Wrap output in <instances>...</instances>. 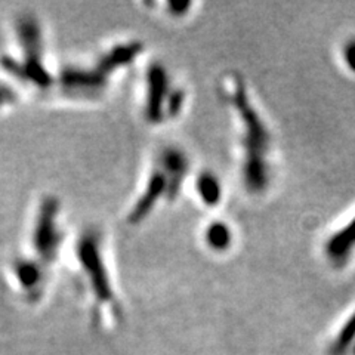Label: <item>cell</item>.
Here are the masks:
<instances>
[{
	"label": "cell",
	"mask_w": 355,
	"mask_h": 355,
	"mask_svg": "<svg viewBox=\"0 0 355 355\" xmlns=\"http://www.w3.org/2000/svg\"><path fill=\"white\" fill-rule=\"evenodd\" d=\"M60 202L55 197H44L39 207L35 228H33V248L37 253V261L44 266L55 262L62 243L60 228Z\"/></svg>",
	"instance_id": "3"
},
{
	"label": "cell",
	"mask_w": 355,
	"mask_h": 355,
	"mask_svg": "<svg viewBox=\"0 0 355 355\" xmlns=\"http://www.w3.org/2000/svg\"><path fill=\"white\" fill-rule=\"evenodd\" d=\"M14 275L27 293L37 295L44 282V265L37 259H17L12 265Z\"/></svg>",
	"instance_id": "11"
},
{
	"label": "cell",
	"mask_w": 355,
	"mask_h": 355,
	"mask_svg": "<svg viewBox=\"0 0 355 355\" xmlns=\"http://www.w3.org/2000/svg\"><path fill=\"white\" fill-rule=\"evenodd\" d=\"M231 105L239 114L243 128V184L250 194H261L268 188L271 178L270 163L266 159L271 147V135L240 79L232 87Z\"/></svg>",
	"instance_id": "1"
},
{
	"label": "cell",
	"mask_w": 355,
	"mask_h": 355,
	"mask_svg": "<svg viewBox=\"0 0 355 355\" xmlns=\"http://www.w3.org/2000/svg\"><path fill=\"white\" fill-rule=\"evenodd\" d=\"M18 39L22 49V60H8V70L19 79H24L40 89H46L52 85V77L43 65V40L39 22L26 17L18 21Z\"/></svg>",
	"instance_id": "2"
},
{
	"label": "cell",
	"mask_w": 355,
	"mask_h": 355,
	"mask_svg": "<svg viewBox=\"0 0 355 355\" xmlns=\"http://www.w3.org/2000/svg\"><path fill=\"white\" fill-rule=\"evenodd\" d=\"M206 243L215 252L227 250L232 243V232L224 222H212L206 230Z\"/></svg>",
	"instance_id": "13"
},
{
	"label": "cell",
	"mask_w": 355,
	"mask_h": 355,
	"mask_svg": "<svg viewBox=\"0 0 355 355\" xmlns=\"http://www.w3.org/2000/svg\"><path fill=\"white\" fill-rule=\"evenodd\" d=\"M108 77L95 69H76L69 67L61 74V85L73 95H98L107 85Z\"/></svg>",
	"instance_id": "6"
},
{
	"label": "cell",
	"mask_w": 355,
	"mask_h": 355,
	"mask_svg": "<svg viewBox=\"0 0 355 355\" xmlns=\"http://www.w3.org/2000/svg\"><path fill=\"white\" fill-rule=\"evenodd\" d=\"M162 197H168V180H166L164 173L160 169H155L148 178L146 190H144L129 212V222L139 224L141 220L151 214V210L159 203Z\"/></svg>",
	"instance_id": "7"
},
{
	"label": "cell",
	"mask_w": 355,
	"mask_h": 355,
	"mask_svg": "<svg viewBox=\"0 0 355 355\" xmlns=\"http://www.w3.org/2000/svg\"><path fill=\"white\" fill-rule=\"evenodd\" d=\"M355 250V218H352L347 227L340 228L335 234L330 236V239L326 243V254L329 261L336 265L343 266L351 254Z\"/></svg>",
	"instance_id": "9"
},
{
	"label": "cell",
	"mask_w": 355,
	"mask_h": 355,
	"mask_svg": "<svg viewBox=\"0 0 355 355\" xmlns=\"http://www.w3.org/2000/svg\"><path fill=\"white\" fill-rule=\"evenodd\" d=\"M196 188L197 193L200 196V198L203 200V203L214 207L218 206L220 198H222V187L220 182L216 178V175H214L212 172H202L197 178L196 182Z\"/></svg>",
	"instance_id": "12"
},
{
	"label": "cell",
	"mask_w": 355,
	"mask_h": 355,
	"mask_svg": "<svg viewBox=\"0 0 355 355\" xmlns=\"http://www.w3.org/2000/svg\"><path fill=\"white\" fill-rule=\"evenodd\" d=\"M343 60H345L348 69L355 73V39L347 42L345 48H343Z\"/></svg>",
	"instance_id": "15"
},
{
	"label": "cell",
	"mask_w": 355,
	"mask_h": 355,
	"mask_svg": "<svg viewBox=\"0 0 355 355\" xmlns=\"http://www.w3.org/2000/svg\"><path fill=\"white\" fill-rule=\"evenodd\" d=\"M77 258L98 301L108 304L113 299V287H111L98 234L86 232L82 236L77 244Z\"/></svg>",
	"instance_id": "4"
},
{
	"label": "cell",
	"mask_w": 355,
	"mask_h": 355,
	"mask_svg": "<svg viewBox=\"0 0 355 355\" xmlns=\"http://www.w3.org/2000/svg\"><path fill=\"white\" fill-rule=\"evenodd\" d=\"M171 92L168 71L160 64L150 65L146 91V117L150 123L157 125L164 120Z\"/></svg>",
	"instance_id": "5"
},
{
	"label": "cell",
	"mask_w": 355,
	"mask_h": 355,
	"mask_svg": "<svg viewBox=\"0 0 355 355\" xmlns=\"http://www.w3.org/2000/svg\"><path fill=\"white\" fill-rule=\"evenodd\" d=\"M142 46L138 42H129L119 44V46L111 48L105 52L101 58L96 62V69L101 71L104 76L113 74L116 70L123 69V67L132 64L135 58L141 53Z\"/></svg>",
	"instance_id": "10"
},
{
	"label": "cell",
	"mask_w": 355,
	"mask_h": 355,
	"mask_svg": "<svg viewBox=\"0 0 355 355\" xmlns=\"http://www.w3.org/2000/svg\"><path fill=\"white\" fill-rule=\"evenodd\" d=\"M168 8H169L171 14H173L175 17H181L187 12L188 9L191 8V3L190 2H169Z\"/></svg>",
	"instance_id": "16"
},
{
	"label": "cell",
	"mask_w": 355,
	"mask_h": 355,
	"mask_svg": "<svg viewBox=\"0 0 355 355\" xmlns=\"http://www.w3.org/2000/svg\"><path fill=\"white\" fill-rule=\"evenodd\" d=\"M160 171L168 180V198H176L188 172L187 155L178 148H166L160 155Z\"/></svg>",
	"instance_id": "8"
},
{
	"label": "cell",
	"mask_w": 355,
	"mask_h": 355,
	"mask_svg": "<svg viewBox=\"0 0 355 355\" xmlns=\"http://www.w3.org/2000/svg\"><path fill=\"white\" fill-rule=\"evenodd\" d=\"M12 99H14L12 94H10L6 87L0 86V108L12 103Z\"/></svg>",
	"instance_id": "17"
},
{
	"label": "cell",
	"mask_w": 355,
	"mask_h": 355,
	"mask_svg": "<svg viewBox=\"0 0 355 355\" xmlns=\"http://www.w3.org/2000/svg\"><path fill=\"white\" fill-rule=\"evenodd\" d=\"M185 94L182 91H172L168 99V105H166V117H176L180 116L181 110L184 107Z\"/></svg>",
	"instance_id": "14"
}]
</instances>
